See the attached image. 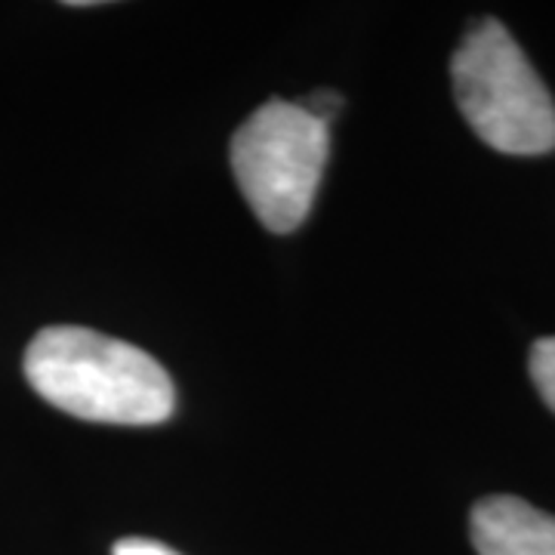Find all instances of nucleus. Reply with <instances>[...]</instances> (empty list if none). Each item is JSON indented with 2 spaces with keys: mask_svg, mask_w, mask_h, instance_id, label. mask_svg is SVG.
Listing matches in <instances>:
<instances>
[{
  "mask_svg": "<svg viewBox=\"0 0 555 555\" xmlns=\"http://www.w3.org/2000/svg\"><path fill=\"white\" fill-rule=\"evenodd\" d=\"M531 379L540 398L555 414V337L537 339L531 346Z\"/></svg>",
  "mask_w": 555,
  "mask_h": 555,
  "instance_id": "39448f33",
  "label": "nucleus"
},
{
  "mask_svg": "<svg viewBox=\"0 0 555 555\" xmlns=\"http://www.w3.org/2000/svg\"><path fill=\"white\" fill-rule=\"evenodd\" d=\"M25 377L43 401L90 423L155 426L177 404L155 358L90 327H43L25 349Z\"/></svg>",
  "mask_w": 555,
  "mask_h": 555,
  "instance_id": "f257e3e1",
  "label": "nucleus"
},
{
  "mask_svg": "<svg viewBox=\"0 0 555 555\" xmlns=\"http://www.w3.org/2000/svg\"><path fill=\"white\" fill-rule=\"evenodd\" d=\"M454 96L481 142L503 155L555 149V102L516 38L496 20L476 22L451 60Z\"/></svg>",
  "mask_w": 555,
  "mask_h": 555,
  "instance_id": "f03ea898",
  "label": "nucleus"
},
{
  "mask_svg": "<svg viewBox=\"0 0 555 555\" xmlns=\"http://www.w3.org/2000/svg\"><path fill=\"white\" fill-rule=\"evenodd\" d=\"M331 155V130L299 102L259 105L232 137V173L254 217L275 235L302 225Z\"/></svg>",
  "mask_w": 555,
  "mask_h": 555,
  "instance_id": "7ed1b4c3",
  "label": "nucleus"
},
{
  "mask_svg": "<svg viewBox=\"0 0 555 555\" xmlns=\"http://www.w3.org/2000/svg\"><path fill=\"white\" fill-rule=\"evenodd\" d=\"M469 534L478 555H555V516L521 496H485L473 506Z\"/></svg>",
  "mask_w": 555,
  "mask_h": 555,
  "instance_id": "20e7f679",
  "label": "nucleus"
},
{
  "mask_svg": "<svg viewBox=\"0 0 555 555\" xmlns=\"http://www.w3.org/2000/svg\"><path fill=\"white\" fill-rule=\"evenodd\" d=\"M312 118L324 120V124H331V118L337 115V108L343 105L337 93H331V90H321V93H312L306 102H299Z\"/></svg>",
  "mask_w": 555,
  "mask_h": 555,
  "instance_id": "0eeeda50",
  "label": "nucleus"
},
{
  "mask_svg": "<svg viewBox=\"0 0 555 555\" xmlns=\"http://www.w3.org/2000/svg\"><path fill=\"white\" fill-rule=\"evenodd\" d=\"M112 555H179L170 546H164L158 540H145V537H127L118 540Z\"/></svg>",
  "mask_w": 555,
  "mask_h": 555,
  "instance_id": "423d86ee",
  "label": "nucleus"
}]
</instances>
